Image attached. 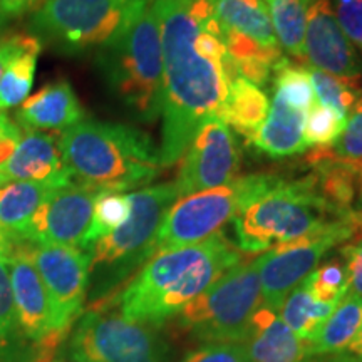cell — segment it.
<instances>
[{
  "instance_id": "4",
  "label": "cell",
  "mask_w": 362,
  "mask_h": 362,
  "mask_svg": "<svg viewBox=\"0 0 362 362\" xmlns=\"http://www.w3.org/2000/svg\"><path fill=\"white\" fill-rule=\"evenodd\" d=\"M351 214H341L325 200L312 171L297 180L272 175L269 183L233 218L237 248L245 253L269 252L320 232Z\"/></svg>"
},
{
  "instance_id": "10",
  "label": "cell",
  "mask_w": 362,
  "mask_h": 362,
  "mask_svg": "<svg viewBox=\"0 0 362 362\" xmlns=\"http://www.w3.org/2000/svg\"><path fill=\"white\" fill-rule=\"evenodd\" d=\"M69 352L86 362H166L170 347L158 327L93 309L79 317Z\"/></svg>"
},
{
  "instance_id": "31",
  "label": "cell",
  "mask_w": 362,
  "mask_h": 362,
  "mask_svg": "<svg viewBox=\"0 0 362 362\" xmlns=\"http://www.w3.org/2000/svg\"><path fill=\"white\" fill-rule=\"evenodd\" d=\"M346 117L337 115L332 107L314 104L305 116V143L314 148H332L341 136Z\"/></svg>"
},
{
  "instance_id": "6",
  "label": "cell",
  "mask_w": 362,
  "mask_h": 362,
  "mask_svg": "<svg viewBox=\"0 0 362 362\" xmlns=\"http://www.w3.org/2000/svg\"><path fill=\"white\" fill-rule=\"evenodd\" d=\"M153 0H42L27 34L64 56L99 51L123 35Z\"/></svg>"
},
{
  "instance_id": "11",
  "label": "cell",
  "mask_w": 362,
  "mask_h": 362,
  "mask_svg": "<svg viewBox=\"0 0 362 362\" xmlns=\"http://www.w3.org/2000/svg\"><path fill=\"white\" fill-rule=\"evenodd\" d=\"M356 233L354 211L336 220L320 232L270 248L257 259L262 291V305L279 312L284 300L298 284L319 267L330 248L346 243Z\"/></svg>"
},
{
  "instance_id": "23",
  "label": "cell",
  "mask_w": 362,
  "mask_h": 362,
  "mask_svg": "<svg viewBox=\"0 0 362 362\" xmlns=\"http://www.w3.org/2000/svg\"><path fill=\"white\" fill-rule=\"evenodd\" d=\"M362 325V297L347 291L342 300L310 339L309 349L317 357H327L349 346Z\"/></svg>"
},
{
  "instance_id": "12",
  "label": "cell",
  "mask_w": 362,
  "mask_h": 362,
  "mask_svg": "<svg viewBox=\"0 0 362 362\" xmlns=\"http://www.w3.org/2000/svg\"><path fill=\"white\" fill-rule=\"evenodd\" d=\"M17 255L33 262L42 279L52 309L56 334L64 339L83 315L89 285V255L76 247L25 245Z\"/></svg>"
},
{
  "instance_id": "43",
  "label": "cell",
  "mask_w": 362,
  "mask_h": 362,
  "mask_svg": "<svg viewBox=\"0 0 362 362\" xmlns=\"http://www.w3.org/2000/svg\"><path fill=\"white\" fill-rule=\"evenodd\" d=\"M7 183H8V180L2 173H0V188H2L4 185H7Z\"/></svg>"
},
{
  "instance_id": "5",
  "label": "cell",
  "mask_w": 362,
  "mask_h": 362,
  "mask_svg": "<svg viewBox=\"0 0 362 362\" xmlns=\"http://www.w3.org/2000/svg\"><path fill=\"white\" fill-rule=\"evenodd\" d=\"M96 66L107 93L133 119L155 123L161 116V35L151 6L116 42L99 49Z\"/></svg>"
},
{
  "instance_id": "20",
  "label": "cell",
  "mask_w": 362,
  "mask_h": 362,
  "mask_svg": "<svg viewBox=\"0 0 362 362\" xmlns=\"http://www.w3.org/2000/svg\"><path fill=\"white\" fill-rule=\"evenodd\" d=\"M305 112L291 106L282 94L275 93L269 116L248 144L270 158H285L304 153Z\"/></svg>"
},
{
  "instance_id": "13",
  "label": "cell",
  "mask_w": 362,
  "mask_h": 362,
  "mask_svg": "<svg viewBox=\"0 0 362 362\" xmlns=\"http://www.w3.org/2000/svg\"><path fill=\"white\" fill-rule=\"evenodd\" d=\"M238 168L240 149L232 131L220 117L206 121L181 158L175 181L180 198L230 183L237 178Z\"/></svg>"
},
{
  "instance_id": "40",
  "label": "cell",
  "mask_w": 362,
  "mask_h": 362,
  "mask_svg": "<svg viewBox=\"0 0 362 362\" xmlns=\"http://www.w3.org/2000/svg\"><path fill=\"white\" fill-rule=\"evenodd\" d=\"M17 128H19V124L11 119V116L6 111H0V134H6L8 131H13Z\"/></svg>"
},
{
  "instance_id": "42",
  "label": "cell",
  "mask_w": 362,
  "mask_h": 362,
  "mask_svg": "<svg viewBox=\"0 0 362 362\" xmlns=\"http://www.w3.org/2000/svg\"><path fill=\"white\" fill-rule=\"evenodd\" d=\"M11 21H12V19L7 16V13L0 12V34L4 33V29H6V27L8 25V22H11Z\"/></svg>"
},
{
  "instance_id": "17",
  "label": "cell",
  "mask_w": 362,
  "mask_h": 362,
  "mask_svg": "<svg viewBox=\"0 0 362 362\" xmlns=\"http://www.w3.org/2000/svg\"><path fill=\"white\" fill-rule=\"evenodd\" d=\"M0 173L8 181H29L51 189L72 183L59 143L42 131H25L12 156L0 166Z\"/></svg>"
},
{
  "instance_id": "21",
  "label": "cell",
  "mask_w": 362,
  "mask_h": 362,
  "mask_svg": "<svg viewBox=\"0 0 362 362\" xmlns=\"http://www.w3.org/2000/svg\"><path fill=\"white\" fill-rule=\"evenodd\" d=\"M51 356L22 329L13 304L8 265L0 259V362H49Z\"/></svg>"
},
{
  "instance_id": "7",
  "label": "cell",
  "mask_w": 362,
  "mask_h": 362,
  "mask_svg": "<svg viewBox=\"0 0 362 362\" xmlns=\"http://www.w3.org/2000/svg\"><path fill=\"white\" fill-rule=\"evenodd\" d=\"M178 198L176 183L153 185L129 193L128 220L86 252L96 296H107L155 255L158 230Z\"/></svg>"
},
{
  "instance_id": "28",
  "label": "cell",
  "mask_w": 362,
  "mask_h": 362,
  "mask_svg": "<svg viewBox=\"0 0 362 362\" xmlns=\"http://www.w3.org/2000/svg\"><path fill=\"white\" fill-rule=\"evenodd\" d=\"M131 203L129 194L116 192H101L94 203L93 220H90L89 232L86 235L83 250L88 252L89 247L99 238L106 237L121 223H124L129 216Z\"/></svg>"
},
{
  "instance_id": "8",
  "label": "cell",
  "mask_w": 362,
  "mask_h": 362,
  "mask_svg": "<svg viewBox=\"0 0 362 362\" xmlns=\"http://www.w3.org/2000/svg\"><path fill=\"white\" fill-rule=\"evenodd\" d=\"M260 307L257 259L242 260L180 312V325L205 344L243 342Z\"/></svg>"
},
{
  "instance_id": "39",
  "label": "cell",
  "mask_w": 362,
  "mask_h": 362,
  "mask_svg": "<svg viewBox=\"0 0 362 362\" xmlns=\"http://www.w3.org/2000/svg\"><path fill=\"white\" fill-rule=\"evenodd\" d=\"M42 0H0V12L7 13L11 19L34 12Z\"/></svg>"
},
{
  "instance_id": "34",
  "label": "cell",
  "mask_w": 362,
  "mask_h": 362,
  "mask_svg": "<svg viewBox=\"0 0 362 362\" xmlns=\"http://www.w3.org/2000/svg\"><path fill=\"white\" fill-rule=\"evenodd\" d=\"M181 362H250V359L242 342H225L205 344Z\"/></svg>"
},
{
  "instance_id": "44",
  "label": "cell",
  "mask_w": 362,
  "mask_h": 362,
  "mask_svg": "<svg viewBox=\"0 0 362 362\" xmlns=\"http://www.w3.org/2000/svg\"><path fill=\"white\" fill-rule=\"evenodd\" d=\"M359 189H361V205H362V173H361V187H359Z\"/></svg>"
},
{
  "instance_id": "9",
  "label": "cell",
  "mask_w": 362,
  "mask_h": 362,
  "mask_svg": "<svg viewBox=\"0 0 362 362\" xmlns=\"http://www.w3.org/2000/svg\"><path fill=\"white\" fill-rule=\"evenodd\" d=\"M270 178L272 173L238 176L221 187L178 198L158 230L155 250L194 245L220 233Z\"/></svg>"
},
{
  "instance_id": "27",
  "label": "cell",
  "mask_w": 362,
  "mask_h": 362,
  "mask_svg": "<svg viewBox=\"0 0 362 362\" xmlns=\"http://www.w3.org/2000/svg\"><path fill=\"white\" fill-rule=\"evenodd\" d=\"M40 51H42V44L35 39L4 71L0 78V111L19 107L29 98L34 86Z\"/></svg>"
},
{
  "instance_id": "36",
  "label": "cell",
  "mask_w": 362,
  "mask_h": 362,
  "mask_svg": "<svg viewBox=\"0 0 362 362\" xmlns=\"http://www.w3.org/2000/svg\"><path fill=\"white\" fill-rule=\"evenodd\" d=\"M341 253L346 262L347 282H349V292L362 297V228H356V233L346 245H342Z\"/></svg>"
},
{
  "instance_id": "37",
  "label": "cell",
  "mask_w": 362,
  "mask_h": 362,
  "mask_svg": "<svg viewBox=\"0 0 362 362\" xmlns=\"http://www.w3.org/2000/svg\"><path fill=\"white\" fill-rule=\"evenodd\" d=\"M35 40L30 34H22V33H7L0 34V78H2L4 71L7 69V66L19 56L21 52H24L30 44Z\"/></svg>"
},
{
  "instance_id": "45",
  "label": "cell",
  "mask_w": 362,
  "mask_h": 362,
  "mask_svg": "<svg viewBox=\"0 0 362 362\" xmlns=\"http://www.w3.org/2000/svg\"><path fill=\"white\" fill-rule=\"evenodd\" d=\"M264 2H265V0H264Z\"/></svg>"
},
{
  "instance_id": "26",
  "label": "cell",
  "mask_w": 362,
  "mask_h": 362,
  "mask_svg": "<svg viewBox=\"0 0 362 362\" xmlns=\"http://www.w3.org/2000/svg\"><path fill=\"white\" fill-rule=\"evenodd\" d=\"M280 47L298 61H305L304 35L310 0H265Z\"/></svg>"
},
{
  "instance_id": "1",
  "label": "cell",
  "mask_w": 362,
  "mask_h": 362,
  "mask_svg": "<svg viewBox=\"0 0 362 362\" xmlns=\"http://www.w3.org/2000/svg\"><path fill=\"white\" fill-rule=\"evenodd\" d=\"M161 35V166L178 163L206 121L220 117L238 78L211 0H153Z\"/></svg>"
},
{
  "instance_id": "24",
  "label": "cell",
  "mask_w": 362,
  "mask_h": 362,
  "mask_svg": "<svg viewBox=\"0 0 362 362\" xmlns=\"http://www.w3.org/2000/svg\"><path fill=\"white\" fill-rule=\"evenodd\" d=\"M269 98L260 88L242 78L230 86L221 119L250 141L269 116Z\"/></svg>"
},
{
  "instance_id": "29",
  "label": "cell",
  "mask_w": 362,
  "mask_h": 362,
  "mask_svg": "<svg viewBox=\"0 0 362 362\" xmlns=\"http://www.w3.org/2000/svg\"><path fill=\"white\" fill-rule=\"evenodd\" d=\"M307 72H309L314 93L320 101L319 104L332 107L337 115H341L347 119V116H349L352 107L357 103V99L362 96L361 86L351 84L349 81L337 78V76L329 74V72L315 69L312 66L307 67Z\"/></svg>"
},
{
  "instance_id": "33",
  "label": "cell",
  "mask_w": 362,
  "mask_h": 362,
  "mask_svg": "<svg viewBox=\"0 0 362 362\" xmlns=\"http://www.w3.org/2000/svg\"><path fill=\"white\" fill-rule=\"evenodd\" d=\"M330 151L337 160L362 171V96L347 116L346 126Z\"/></svg>"
},
{
  "instance_id": "30",
  "label": "cell",
  "mask_w": 362,
  "mask_h": 362,
  "mask_svg": "<svg viewBox=\"0 0 362 362\" xmlns=\"http://www.w3.org/2000/svg\"><path fill=\"white\" fill-rule=\"evenodd\" d=\"M274 74L275 93L282 94L291 106L307 115L315 104V93L307 67L296 66L288 59H284V62L274 71Z\"/></svg>"
},
{
  "instance_id": "41",
  "label": "cell",
  "mask_w": 362,
  "mask_h": 362,
  "mask_svg": "<svg viewBox=\"0 0 362 362\" xmlns=\"http://www.w3.org/2000/svg\"><path fill=\"white\" fill-rule=\"evenodd\" d=\"M51 362H86L84 359H79V357H76L74 354H71L69 351L66 352V354H62L61 357H57V359H52Z\"/></svg>"
},
{
  "instance_id": "18",
  "label": "cell",
  "mask_w": 362,
  "mask_h": 362,
  "mask_svg": "<svg viewBox=\"0 0 362 362\" xmlns=\"http://www.w3.org/2000/svg\"><path fill=\"white\" fill-rule=\"evenodd\" d=\"M83 119L84 107L66 79L44 86L16 111V123L22 131H64Z\"/></svg>"
},
{
  "instance_id": "15",
  "label": "cell",
  "mask_w": 362,
  "mask_h": 362,
  "mask_svg": "<svg viewBox=\"0 0 362 362\" xmlns=\"http://www.w3.org/2000/svg\"><path fill=\"white\" fill-rule=\"evenodd\" d=\"M304 54L309 66L361 86V62L354 45L334 13L330 0H310L305 19Z\"/></svg>"
},
{
  "instance_id": "25",
  "label": "cell",
  "mask_w": 362,
  "mask_h": 362,
  "mask_svg": "<svg viewBox=\"0 0 362 362\" xmlns=\"http://www.w3.org/2000/svg\"><path fill=\"white\" fill-rule=\"evenodd\" d=\"M337 304L320 302L312 296L307 279L297 285L279 309L280 320L302 341L309 342Z\"/></svg>"
},
{
  "instance_id": "35",
  "label": "cell",
  "mask_w": 362,
  "mask_h": 362,
  "mask_svg": "<svg viewBox=\"0 0 362 362\" xmlns=\"http://www.w3.org/2000/svg\"><path fill=\"white\" fill-rule=\"evenodd\" d=\"M334 13L346 37L362 49V0H334Z\"/></svg>"
},
{
  "instance_id": "32",
  "label": "cell",
  "mask_w": 362,
  "mask_h": 362,
  "mask_svg": "<svg viewBox=\"0 0 362 362\" xmlns=\"http://www.w3.org/2000/svg\"><path fill=\"white\" fill-rule=\"evenodd\" d=\"M307 282H309L312 296L317 300L329 302V304H339L349 291L346 267L336 260L317 267L307 277Z\"/></svg>"
},
{
  "instance_id": "38",
  "label": "cell",
  "mask_w": 362,
  "mask_h": 362,
  "mask_svg": "<svg viewBox=\"0 0 362 362\" xmlns=\"http://www.w3.org/2000/svg\"><path fill=\"white\" fill-rule=\"evenodd\" d=\"M324 362H362V325L346 349L334 356H327Z\"/></svg>"
},
{
  "instance_id": "19",
  "label": "cell",
  "mask_w": 362,
  "mask_h": 362,
  "mask_svg": "<svg viewBox=\"0 0 362 362\" xmlns=\"http://www.w3.org/2000/svg\"><path fill=\"white\" fill-rule=\"evenodd\" d=\"M242 344L250 362H324L280 320L277 312L264 305L253 315L250 332Z\"/></svg>"
},
{
  "instance_id": "22",
  "label": "cell",
  "mask_w": 362,
  "mask_h": 362,
  "mask_svg": "<svg viewBox=\"0 0 362 362\" xmlns=\"http://www.w3.org/2000/svg\"><path fill=\"white\" fill-rule=\"evenodd\" d=\"M220 29L243 34L270 49L280 47L264 0H211Z\"/></svg>"
},
{
  "instance_id": "2",
  "label": "cell",
  "mask_w": 362,
  "mask_h": 362,
  "mask_svg": "<svg viewBox=\"0 0 362 362\" xmlns=\"http://www.w3.org/2000/svg\"><path fill=\"white\" fill-rule=\"evenodd\" d=\"M242 260L243 253L221 232L194 245L156 252L119 293V312L160 327Z\"/></svg>"
},
{
  "instance_id": "3",
  "label": "cell",
  "mask_w": 362,
  "mask_h": 362,
  "mask_svg": "<svg viewBox=\"0 0 362 362\" xmlns=\"http://www.w3.org/2000/svg\"><path fill=\"white\" fill-rule=\"evenodd\" d=\"M57 143L72 183L99 192L143 187L163 168L151 136L128 124L86 117L62 131Z\"/></svg>"
},
{
  "instance_id": "16",
  "label": "cell",
  "mask_w": 362,
  "mask_h": 362,
  "mask_svg": "<svg viewBox=\"0 0 362 362\" xmlns=\"http://www.w3.org/2000/svg\"><path fill=\"white\" fill-rule=\"evenodd\" d=\"M6 262L11 275L13 304L22 329L30 341L52 354L62 339L54 329L51 302L39 272L25 255H16Z\"/></svg>"
},
{
  "instance_id": "14",
  "label": "cell",
  "mask_w": 362,
  "mask_h": 362,
  "mask_svg": "<svg viewBox=\"0 0 362 362\" xmlns=\"http://www.w3.org/2000/svg\"><path fill=\"white\" fill-rule=\"evenodd\" d=\"M99 189L71 183L52 189L24 232L33 245H64L83 250Z\"/></svg>"
}]
</instances>
